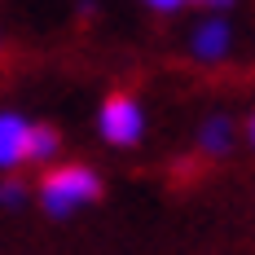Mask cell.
Segmentation results:
<instances>
[{
  "instance_id": "cell-1",
  "label": "cell",
  "mask_w": 255,
  "mask_h": 255,
  "mask_svg": "<svg viewBox=\"0 0 255 255\" xmlns=\"http://www.w3.org/2000/svg\"><path fill=\"white\" fill-rule=\"evenodd\" d=\"M40 194H44V207H49L53 216H71L75 207L93 203L102 194V180L93 176L88 167H57V172L44 176Z\"/></svg>"
},
{
  "instance_id": "cell-2",
  "label": "cell",
  "mask_w": 255,
  "mask_h": 255,
  "mask_svg": "<svg viewBox=\"0 0 255 255\" xmlns=\"http://www.w3.org/2000/svg\"><path fill=\"white\" fill-rule=\"evenodd\" d=\"M102 132H106V141H115V145H132V141L141 136V110H136V102H132L128 93L106 97V106H102Z\"/></svg>"
},
{
  "instance_id": "cell-3",
  "label": "cell",
  "mask_w": 255,
  "mask_h": 255,
  "mask_svg": "<svg viewBox=\"0 0 255 255\" xmlns=\"http://www.w3.org/2000/svg\"><path fill=\"white\" fill-rule=\"evenodd\" d=\"M26 141H31V128L18 115H0V167H13L26 158Z\"/></svg>"
},
{
  "instance_id": "cell-4",
  "label": "cell",
  "mask_w": 255,
  "mask_h": 255,
  "mask_svg": "<svg viewBox=\"0 0 255 255\" xmlns=\"http://www.w3.org/2000/svg\"><path fill=\"white\" fill-rule=\"evenodd\" d=\"M225 44H229V31H225L220 22H207L203 31H198V40H194L198 57H220V53H225Z\"/></svg>"
},
{
  "instance_id": "cell-5",
  "label": "cell",
  "mask_w": 255,
  "mask_h": 255,
  "mask_svg": "<svg viewBox=\"0 0 255 255\" xmlns=\"http://www.w3.org/2000/svg\"><path fill=\"white\" fill-rule=\"evenodd\" d=\"M57 150V132L53 128H31V141H26V158H49Z\"/></svg>"
},
{
  "instance_id": "cell-6",
  "label": "cell",
  "mask_w": 255,
  "mask_h": 255,
  "mask_svg": "<svg viewBox=\"0 0 255 255\" xmlns=\"http://www.w3.org/2000/svg\"><path fill=\"white\" fill-rule=\"evenodd\" d=\"M225 145H229V124H225V119H211V124L203 128V150L207 154H220Z\"/></svg>"
},
{
  "instance_id": "cell-7",
  "label": "cell",
  "mask_w": 255,
  "mask_h": 255,
  "mask_svg": "<svg viewBox=\"0 0 255 255\" xmlns=\"http://www.w3.org/2000/svg\"><path fill=\"white\" fill-rule=\"evenodd\" d=\"M0 203H4V207L22 203V185H13V180H9V185H0Z\"/></svg>"
},
{
  "instance_id": "cell-8",
  "label": "cell",
  "mask_w": 255,
  "mask_h": 255,
  "mask_svg": "<svg viewBox=\"0 0 255 255\" xmlns=\"http://www.w3.org/2000/svg\"><path fill=\"white\" fill-rule=\"evenodd\" d=\"M150 4H154V9H176L180 0H150Z\"/></svg>"
},
{
  "instance_id": "cell-9",
  "label": "cell",
  "mask_w": 255,
  "mask_h": 255,
  "mask_svg": "<svg viewBox=\"0 0 255 255\" xmlns=\"http://www.w3.org/2000/svg\"><path fill=\"white\" fill-rule=\"evenodd\" d=\"M198 4H225V0H198Z\"/></svg>"
},
{
  "instance_id": "cell-10",
  "label": "cell",
  "mask_w": 255,
  "mask_h": 255,
  "mask_svg": "<svg viewBox=\"0 0 255 255\" xmlns=\"http://www.w3.org/2000/svg\"><path fill=\"white\" fill-rule=\"evenodd\" d=\"M251 141H255V119H251Z\"/></svg>"
}]
</instances>
